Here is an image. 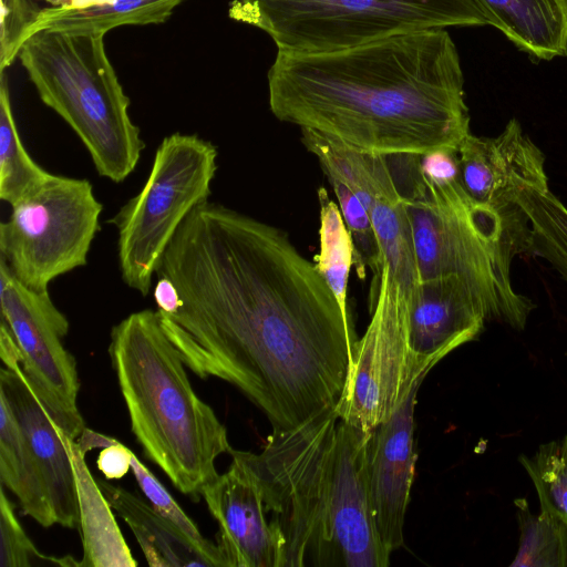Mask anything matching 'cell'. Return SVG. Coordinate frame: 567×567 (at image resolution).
Masks as SVG:
<instances>
[{
  "mask_svg": "<svg viewBox=\"0 0 567 567\" xmlns=\"http://www.w3.org/2000/svg\"><path fill=\"white\" fill-rule=\"evenodd\" d=\"M183 300L159 322L200 379L236 386L272 425L299 426L337 405L357 334L313 261L281 229L205 202L156 271Z\"/></svg>",
  "mask_w": 567,
  "mask_h": 567,
  "instance_id": "cell-1",
  "label": "cell"
},
{
  "mask_svg": "<svg viewBox=\"0 0 567 567\" xmlns=\"http://www.w3.org/2000/svg\"><path fill=\"white\" fill-rule=\"evenodd\" d=\"M268 92L278 120L361 152L423 155L457 148L471 133L460 55L445 29L329 52L277 51Z\"/></svg>",
  "mask_w": 567,
  "mask_h": 567,
  "instance_id": "cell-2",
  "label": "cell"
},
{
  "mask_svg": "<svg viewBox=\"0 0 567 567\" xmlns=\"http://www.w3.org/2000/svg\"><path fill=\"white\" fill-rule=\"evenodd\" d=\"M370 433L340 420L334 405L272 430L259 453L244 451L280 542L281 567L390 564L369 499Z\"/></svg>",
  "mask_w": 567,
  "mask_h": 567,
  "instance_id": "cell-3",
  "label": "cell"
},
{
  "mask_svg": "<svg viewBox=\"0 0 567 567\" xmlns=\"http://www.w3.org/2000/svg\"><path fill=\"white\" fill-rule=\"evenodd\" d=\"M109 355L132 432L145 456L196 501L229 453L227 430L193 389L157 310L130 313L110 334Z\"/></svg>",
  "mask_w": 567,
  "mask_h": 567,
  "instance_id": "cell-4",
  "label": "cell"
},
{
  "mask_svg": "<svg viewBox=\"0 0 567 567\" xmlns=\"http://www.w3.org/2000/svg\"><path fill=\"white\" fill-rule=\"evenodd\" d=\"M386 157L411 224L421 280L457 276L483 300L488 320L523 330L534 303L511 279L515 255L529 248L523 210L501 213L477 204L460 181H430L420 155Z\"/></svg>",
  "mask_w": 567,
  "mask_h": 567,
  "instance_id": "cell-5",
  "label": "cell"
},
{
  "mask_svg": "<svg viewBox=\"0 0 567 567\" xmlns=\"http://www.w3.org/2000/svg\"><path fill=\"white\" fill-rule=\"evenodd\" d=\"M19 59L41 101L82 141L97 174L124 182L145 143L130 117V100L107 58L104 35L41 30L23 43Z\"/></svg>",
  "mask_w": 567,
  "mask_h": 567,
  "instance_id": "cell-6",
  "label": "cell"
},
{
  "mask_svg": "<svg viewBox=\"0 0 567 567\" xmlns=\"http://www.w3.org/2000/svg\"><path fill=\"white\" fill-rule=\"evenodd\" d=\"M229 17L265 31L277 51L317 53L449 27L491 25L476 0H234Z\"/></svg>",
  "mask_w": 567,
  "mask_h": 567,
  "instance_id": "cell-7",
  "label": "cell"
},
{
  "mask_svg": "<svg viewBox=\"0 0 567 567\" xmlns=\"http://www.w3.org/2000/svg\"><path fill=\"white\" fill-rule=\"evenodd\" d=\"M217 157L216 146L197 134L176 132L164 137L144 186L107 220L117 231L121 278L142 297L150 293L182 223L208 200Z\"/></svg>",
  "mask_w": 567,
  "mask_h": 567,
  "instance_id": "cell-8",
  "label": "cell"
},
{
  "mask_svg": "<svg viewBox=\"0 0 567 567\" xmlns=\"http://www.w3.org/2000/svg\"><path fill=\"white\" fill-rule=\"evenodd\" d=\"M10 206L0 225V259L23 285L47 291L87 264L103 210L90 181L51 174Z\"/></svg>",
  "mask_w": 567,
  "mask_h": 567,
  "instance_id": "cell-9",
  "label": "cell"
},
{
  "mask_svg": "<svg viewBox=\"0 0 567 567\" xmlns=\"http://www.w3.org/2000/svg\"><path fill=\"white\" fill-rule=\"evenodd\" d=\"M0 305L1 321L19 347L24 374L61 430L78 440L85 425L78 406L76 361L63 344L70 329L68 318L49 290L27 287L1 259Z\"/></svg>",
  "mask_w": 567,
  "mask_h": 567,
  "instance_id": "cell-10",
  "label": "cell"
},
{
  "mask_svg": "<svg viewBox=\"0 0 567 567\" xmlns=\"http://www.w3.org/2000/svg\"><path fill=\"white\" fill-rule=\"evenodd\" d=\"M0 357V394L8 401L30 446L54 522L75 528L80 520L79 504L66 434L24 374L18 346L13 341L3 343Z\"/></svg>",
  "mask_w": 567,
  "mask_h": 567,
  "instance_id": "cell-11",
  "label": "cell"
},
{
  "mask_svg": "<svg viewBox=\"0 0 567 567\" xmlns=\"http://www.w3.org/2000/svg\"><path fill=\"white\" fill-rule=\"evenodd\" d=\"M228 470L202 491L217 522V546L228 567H281L279 538L266 517L261 488L244 451L231 450Z\"/></svg>",
  "mask_w": 567,
  "mask_h": 567,
  "instance_id": "cell-12",
  "label": "cell"
},
{
  "mask_svg": "<svg viewBox=\"0 0 567 567\" xmlns=\"http://www.w3.org/2000/svg\"><path fill=\"white\" fill-rule=\"evenodd\" d=\"M457 157L460 183L468 197L501 213L519 209L516 195L526 187L549 189L545 155L515 117L495 137L467 134Z\"/></svg>",
  "mask_w": 567,
  "mask_h": 567,
  "instance_id": "cell-13",
  "label": "cell"
},
{
  "mask_svg": "<svg viewBox=\"0 0 567 567\" xmlns=\"http://www.w3.org/2000/svg\"><path fill=\"white\" fill-rule=\"evenodd\" d=\"M417 382L394 413L370 433L367 483L380 539L392 554L404 543V522L414 480V411Z\"/></svg>",
  "mask_w": 567,
  "mask_h": 567,
  "instance_id": "cell-14",
  "label": "cell"
},
{
  "mask_svg": "<svg viewBox=\"0 0 567 567\" xmlns=\"http://www.w3.org/2000/svg\"><path fill=\"white\" fill-rule=\"evenodd\" d=\"M487 309L457 276L421 280L410 310L413 354L433 367L456 348L478 338Z\"/></svg>",
  "mask_w": 567,
  "mask_h": 567,
  "instance_id": "cell-15",
  "label": "cell"
},
{
  "mask_svg": "<svg viewBox=\"0 0 567 567\" xmlns=\"http://www.w3.org/2000/svg\"><path fill=\"white\" fill-rule=\"evenodd\" d=\"M106 499L127 524L152 567H214L213 561L173 522L136 494L96 480Z\"/></svg>",
  "mask_w": 567,
  "mask_h": 567,
  "instance_id": "cell-16",
  "label": "cell"
},
{
  "mask_svg": "<svg viewBox=\"0 0 567 567\" xmlns=\"http://www.w3.org/2000/svg\"><path fill=\"white\" fill-rule=\"evenodd\" d=\"M65 443L76 483L79 527L83 545L80 566L135 567L137 563L115 520L113 508L86 465V453L68 435Z\"/></svg>",
  "mask_w": 567,
  "mask_h": 567,
  "instance_id": "cell-17",
  "label": "cell"
},
{
  "mask_svg": "<svg viewBox=\"0 0 567 567\" xmlns=\"http://www.w3.org/2000/svg\"><path fill=\"white\" fill-rule=\"evenodd\" d=\"M498 29L534 61L567 55V0H476Z\"/></svg>",
  "mask_w": 567,
  "mask_h": 567,
  "instance_id": "cell-18",
  "label": "cell"
},
{
  "mask_svg": "<svg viewBox=\"0 0 567 567\" xmlns=\"http://www.w3.org/2000/svg\"><path fill=\"white\" fill-rule=\"evenodd\" d=\"M31 30H60L75 34L105 35L125 24H158L166 21L183 0H47Z\"/></svg>",
  "mask_w": 567,
  "mask_h": 567,
  "instance_id": "cell-19",
  "label": "cell"
},
{
  "mask_svg": "<svg viewBox=\"0 0 567 567\" xmlns=\"http://www.w3.org/2000/svg\"><path fill=\"white\" fill-rule=\"evenodd\" d=\"M0 480L18 498L24 515L43 527L55 525L30 446L12 409L1 394Z\"/></svg>",
  "mask_w": 567,
  "mask_h": 567,
  "instance_id": "cell-20",
  "label": "cell"
},
{
  "mask_svg": "<svg viewBox=\"0 0 567 567\" xmlns=\"http://www.w3.org/2000/svg\"><path fill=\"white\" fill-rule=\"evenodd\" d=\"M319 254L313 257L317 270L323 277L340 307L350 312L347 303L348 281L354 265V244L339 206L324 187H319Z\"/></svg>",
  "mask_w": 567,
  "mask_h": 567,
  "instance_id": "cell-21",
  "label": "cell"
},
{
  "mask_svg": "<svg viewBox=\"0 0 567 567\" xmlns=\"http://www.w3.org/2000/svg\"><path fill=\"white\" fill-rule=\"evenodd\" d=\"M51 174L30 156L21 141L12 113L8 82L4 73H1L0 198L12 205Z\"/></svg>",
  "mask_w": 567,
  "mask_h": 567,
  "instance_id": "cell-22",
  "label": "cell"
},
{
  "mask_svg": "<svg viewBox=\"0 0 567 567\" xmlns=\"http://www.w3.org/2000/svg\"><path fill=\"white\" fill-rule=\"evenodd\" d=\"M519 526L518 551L511 567H566L567 526L556 515L530 513L525 498H516Z\"/></svg>",
  "mask_w": 567,
  "mask_h": 567,
  "instance_id": "cell-23",
  "label": "cell"
},
{
  "mask_svg": "<svg viewBox=\"0 0 567 567\" xmlns=\"http://www.w3.org/2000/svg\"><path fill=\"white\" fill-rule=\"evenodd\" d=\"M519 462L534 483L540 509L567 526V434L539 445L532 456L520 455Z\"/></svg>",
  "mask_w": 567,
  "mask_h": 567,
  "instance_id": "cell-24",
  "label": "cell"
},
{
  "mask_svg": "<svg viewBox=\"0 0 567 567\" xmlns=\"http://www.w3.org/2000/svg\"><path fill=\"white\" fill-rule=\"evenodd\" d=\"M516 204L529 224V248L549 249L567 261V207L550 189L524 188Z\"/></svg>",
  "mask_w": 567,
  "mask_h": 567,
  "instance_id": "cell-25",
  "label": "cell"
},
{
  "mask_svg": "<svg viewBox=\"0 0 567 567\" xmlns=\"http://www.w3.org/2000/svg\"><path fill=\"white\" fill-rule=\"evenodd\" d=\"M339 203L343 220L354 244V266L361 278L369 266L377 277L380 267V249L371 216L358 196L342 181L326 175ZM373 277V278H374Z\"/></svg>",
  "mask_w": 567,
  "mask_h": 567,
  "instance_id": "cell-26",
  "label": "cell"
},
{
  "mask_svg": "<svg viewBox=\"0 0 567 567\" xmlns=\"http://www.w3.org/2000/svg\"><path fill=\"white\" fill-rule=\"evenodd\" d=\"M131 471L151 505L179 527L197 547L213 561L214 567H228L217 544L205 538L197 525L182 509L155 475L131 451Z\"/></svg>",
  "mask_w": 567,
  "mask_h": 567,
  "instance_id": "cell-27",
  "label": "cell"
},
{
  "mask_svg": "<svg viewBox=\"0 0 567 567\" xmlns=\"http://www.w3.org/2000/svg\"><path fill=\"white\" fill-rule=\"evenodd\" d=\"M33 565L80 566V561L74 560L71 556L56 558L40 553L19 523L12 503L2 485L0 491V567H30Z\"/></svg>",
  "mask_w": 567,
  "mask_h": 567,
  "instance_id": "cell-28",
  "label": "cell"
},
{
  "mask_svg": "<svg viewBox=\"0 0 567 567\" xmlns=\"http://www.w3.org/2000/svg\"><path fill=\"white\" fill-rule=\"evenodd\" d=\"M0 71L12 64L41 10L32 0H0Z\"/></svg>",
  "mask_w": 567,
  "mask_h": 567,
  "instance_id": "cell-29",
  "label": "cell"
},
{
  "mask_svg": "<svg viewBox=\"0 0 567 567\" xmlns=\"http://www.w3.org/2000/svg\"><path fill=\"white\" fill-rule=\"evenodd\" d=\"M96 465L106 480L122 478L131 470V450L114 439L101 450Z\"/></svg>",
  "mask_w": 567,
  "mask_h": 567,
  "instance_id": "cell-30",
  "label": "cell"
},
{
  "mask_svg": "<svg viewBox=\"0 0 567 567\" xmlns=\"http://www.w3.org/2000/svg\"><path fill=\"white\" fill-rule=\"evenodd\" d=\"M153 296L157 310L165 315H174L183 305L177 287L165 276H157Z\"/></svg>",
  "mask_w": 567,
  "mask_h": 567,
  "instance_id": "cell-31",
  "label": "cell"
},
{
  "mask_svg": "<svg viewBox=\"0 0 567 567\" xmlns=\"http://www.w3.org/2000/svg\"><path fill=\"white\" fill-rule=\"evenodd\" d=\"M530 251L546 259L567 281V261L564 258L556 252L542 247H534Z\"/></svg>",
  "mask_w": 567,
  "mask_h": 567,
  "instance_id": "cell-32",
  "label": "cell"
}]
</instances>
